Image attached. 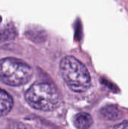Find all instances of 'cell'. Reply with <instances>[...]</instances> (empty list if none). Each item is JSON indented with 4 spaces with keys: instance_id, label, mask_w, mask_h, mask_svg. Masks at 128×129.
Segmentation results:
<instances>
[{
    "instance_id": "obj_5",
    "label": "cell",
    "mask_w": 128,
    "mask_h": 129,
    "mask_svg": "<svg viewBox=\"0 0 128 129\" xmlns=\"http://www.w3.org/2000/svg\"><path fill=\"white\" fill-rule=\"evenodd\" d=\"M100 115L103 119L109 121H115L120 119L121 113L118 107L115 105H108L100 109Z\"/></svg>"
},
{
    "instance_id": "obj_6",
    "label": "cell",
    "mask_w": 128,
    "mask_h": 129,
    "mask_svg": "<svg viewBox=\"0 0 128 129\" xmlns=\"http://www.w3.org/2000/svg\"><path fill=\"white\" fill-rule=\"evenodd\" d=\"M13 107V99L5 91L0 88V116L7 115Z\"/></svg>"
},
{
    "instance_id": "obj_1",
    "label": "cell",
    "mask_w": 128,
    "mask_h": 129,
    "mask_svg": "<svg viewBox=\"0 0 128 129\" xmlns=\"http://www.w3.org/2000/svg\"><path fill=\"white\" fill-rule=\"evenodd\" d=\"M25 100L35 110L53 111L59 108L63 99L57 88L48 82L33 84L26 92Z\"/></svg>"
},
{
    "instance_id": "obj_8",
    "label": "cell",
    "mask_w": 128,
    "mask_h": 129,
    "mask_svg": "<svg viewBox=\"0 0 128 129\" xmlns=\"http://www.w3.org/2000/svg\"><path fill=\"white\" fill-rule=\"evenodd\" d=\"M7 129H29L26 125H23L22 123H12L10 125Z\"/></svg>"
},
{
    "instance_id": "obj_4",
    "label": "cell",
    "mask_w": 128,
    "mask_h": 129,
    "mask_svg": "<svg viewBox=\"0 0 128 129\" xmlns=\"http://www.w3.org/2000/svg\"><path fill=\"white\" fill-rule=\"evenodd\" d=\"M73 124L77 129H89L93 125V119L89 113L81 112L74 116Z\"/></svg>"
},
{
    "instance_id": "obj_2",
    "label": "cell",
    "mask_w": 128,
    "mask_h": 129,
    "mask_svg": "<svg viewBox=\"0 0 128 129\" xmlns=\"http://www.w3.org/2000/svg\"><path fill=\"white\" fill-rule=\"evenodd\" d=\"M61 76L67 86L74 92L86 91L91 85V75L87 67L72 56L63 57L60 63Z\"/></svg>"
},
{
    "instance_id": "obj_3",
    "label": "cell",
    "mask_w": 128,
    "mask_h": 129,
    "mask_svg": "<svg viewBox=\"0 0 128 129\" xmlns=\"http://www.w3.org/2000/svg\"><path fill=\"white\" fill-rule=\"evenodd\" d=\"M32 74L31 67L21 60L14 57L0 60V79L8 85H23L30 81Z\"/></svg>"
},
{
    "instance_id": "obj_7",
    "label": "cell",
    "mask_w": 128,
    "mask_h": 129,
    "mask_svg": "<svg viewBox=\"0 0 128 129\" xmlns=\"http://www.w3.org/2000/svg\"><path fill=\"white\" fill-rule=\"evenodd\" d=\"M109 129H128V121H124L120 124L114 125Z\"/></svg>"
}]
</instances>
